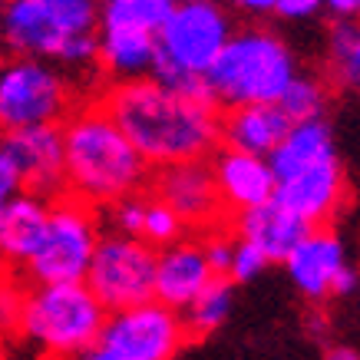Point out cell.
<instances>
[{
    "instance_id": "cell-29",
    "label": "cell",
    "mask_w": 360,
    "mask_h": 360,
    "mask_svg": "<svg viewBox=\"0 0 360 360\" xmlns=\"http://www.w3.org/2000/svg\"><path fill=\"white\" fill-rule=\"evenodd\" d=\"M20 304H23V288H17L11 278H0V334H17Z\"/></svg>"
},
{
    "instance_id": "cell-37",
    "label": "cell",
    "mask_w": 360,
    "mask_h": 360,
    "mask_svg": "<svg viewBox=\"0 0 360 360\" xmlns=\"http://www.w3.org/2000/svg\"><path fill=\"white\" fill-rule=\"evenodd\" d=\"M0 360H7V354H4V347H0Z\"/></svg>"
},
{
    "instance_id": "cell-27",
    "label": "cell",
    "mask_w": 360,
    "mask_h": 360,
    "mask_svg": "<svg viewBox=\"0 0 360 360\" xmlns=\"http://www.w3.org/2000/svg\"><path fill=\"white\" fill-rule=\"evenodd\" d=\"M142 215H146V195H129L120 198L116 205H110V219L116 235H126V238H139L142 231Z\"/></svg>"
},
{
    "instance_id": "cell-33",
    "label": "cell",
    "mask_w": 360,
    "mask_h": 360,
    "mask_svg": "<svg viewBox=\"0 0 360 360\" xmlns=\"http://www.w3.org/2000/svg\"><path fill=\"white\" fill-rule=\"evenodd\" d=\"M324 11H330L338 20H360V0H324Z\"/></svg>"
},
{
    "instance_id": "cell-5",
    "label": "cell",
    "mask_w": 360,
    "mask_h": 360,
    "mask_svg": "<svg viewBox=\"0 0 360 360\" xmlns=\"http://www.w3.org/2000/svg\"><path fill=\"white\" fill-rule=\"evenodd\" d=\"M297 56L284 37L268 27L235 30L205 77V96L215 106H268L278 103L295 77Z\"/></svg>"
},
{
    "instance_id": "cell-28",
    "label": "cell",
    "mask_w": 360,
    "mask_h": 360,
    "mask_svg": "<svg viewBox=\"0 0 360 360\" xmlns=\"http://www.w3.org/2000/svg\"><path fill=\"white\" fill-rule=\"evenodd\" d=\"M268 268V258L262 251H255L251 245L235 238V255H231V268H229V281L231 284H248Z\"/></svg>"
},
{
    "instance_id": "cell-14",
    "label": "cell",
    "mask_w": 360,
    "mask_h": 360,
    "mask_svg": "<svg viewBox=\"0 0 360 360\" xmlns=\"http://www.w3.org/2000/svg\"><path fill=\"white\" fill-rule=\"evenodd\" d=\"M281 264L291 284L307 301H324L334 291V281L340 278V271L350 264V255L344 238L330 225H324V229L307 231Z\"/></svg>"
},
{
    "instance_id": "cell-35",
    "label": "cell",
    "mask_w": 360,
    "mask_h": 360,
    "mask_svg": "<svg viewBox=\"0 0 360 360\" xmlns=\"http://www.w3.org/2000/svg\"><path fill=\"white\" fill-rule=\"evenodd\" d=\"M321 360H360V350L347 347V344H334V347L324 350V357Z\"/></svg>"
},
{
    "instance_id": "cell-22",
    "label": "cell",
    "mask_w": 360,
    "mask_h": 360,
    "mask_svg": "<svg viewBox=\"0 0 360 360\" xmlns=\"http://www.w3.org/2000/svg\"><path fill=\"white\" fill-rule=\"evenodd\" d=\"M179 0H99V23L159 33Z\"/></svg>"
},
{
    "instance_id": "cell-3",
    "label": "cell",
    "mask_w": 360,
    "mask_h": 360,
    "mask_svg": "<svg viewBox=\"0 0 360 360\" xmlns=\"http://www.w3.org/2000/svg\"><path fill=\"white\" fill-rule=\"evenodd\" d=\"M268 165L274 172V202H281L307 229H324L344 208L347 179L334 132L324 120L291 126L268 155Z\"/></svg>"
},
{
    "instance_id": "cell-32",
    "label": "cell",
    "mask_w": 360,
    "mask_h": 360,
    "mask_svg": "<svg viewBox=\"0 0 360 360\" xmlns=\"http://www.w3.org/2000/svg\"><path fill=\"white\" fill-rule=\"evenodd\" d=\"M20 192V186H17V179H13L11 165H7V159H4V153H0V212L7 208V202H11L13 195Z\"/></svg>"
},
{
    "instance_id": "cell-36",
    "label": "cell",
    "mask_w": 360,
    "mask_h": 360,
    "mask_svg": "<svg viewBox=\"0 0 360 360\" xmlns=\"http://www.w3.org/2000/svg\"><path fill=\"white\" fill-rule=\"evenodd\" d=\"M77 360H122V357H116V354H112V350H106V347H89L86 354H79Z\"/></svg>"
},
{
    "instance_id": "cell-34",
    "label": "cell",
    "mask_w": 360,
    "mask_h": 360,
    "mask_svg": "<svg viewBox=\"0 0 360 360\" xmlns=\"http://www.w3.org/2000/svg\"><path fill=\"white\" fill-rule=\"evenodd\" d=\"M357 284H360V271L354 268V264H347V268L340 271V278L334 281V291H330V295H334V297L354 295V291H357Z\"/></svg>"
},
{
    "instance_id": "cell-30",
    "label": "cell",
    "mask_w": 360,
    "mask_h": 360,
    "mask_svg": "<svg viewBox=\"0 0 360 360\" xmlns=\"http://www.w3.org/2000/svg\"><path fill=\"white\" fill-rule=\"evenodd\" d=\"M324 11V0H278V11L284 20H307Z\"/></svg>"
},
{
    "instance_id": "cell-13",
    "label": "cell",
    "mask_w": 360,
    "mask_h": 360,
    "mask_svg": "<svg viewBox=\"0 0 360 360\" xmlns=\"http://www.w3.org/2000/svg\"><path fill=\"white\" fill-rule=\"evenodd\" d=\"M153 195L179 215L186 229H215L221 221V202L208 162H182L159 169Z\"/></svg>"
},
{
    "instance_id": "cell-12",
    "label": "cell",
    "mask_w": 360,
    "mask_h": 360,
    "mask_svg": "<svg viewBox=\"0 0 360 360\" xmlns=\"http://www.w3.org/2000/svg\"><path fill=\"white\" fill-rule=\"evenodd\" d=\"M0 153L11 165L20 192L40 195L46 202L66 195L63 179V136L60 126H40L0 136Z\"/></svg>"
},
{
    "instance_id": "cell-26",
    "label": "cell",
    "mask_w": 360,
    "mask_h": 360,
    "mask_svg": "<svg viewBox=\"0 0 360 360\" xmlns=\"http://www.w3.org/2000/svg\"><path fill=\"white\" fill-rule=\"evenodd\" d=\"M202 251H205V262L212 268L215 278H229L231 268V255H235V235L229 229H208L202 238Z\"/></svg>"
},
{
    "instance_id": "cell-18",
    "label": "cell",
    "mask_w": 360,
    "mask_h": 360,
    "mask_svg": "<svg viewBox=\"0 0 360 360\" xmlns=\"http://www.w3.org/2000/svg\"><path fill=\"white\" fill-rule=\"evenodd\" d=\"M96 66H99V73L110 79V86L112 83H132V79L153 77L155 33L99 23Z\"/></svg>"
},
{
    "instance_id": "cell-10",
    "label": "cell",
    "mask_w": 360,
    "mask_h": 360,
    "mask_svg": "<svg viewBox=\"0 0 360 360\" xmlns=\"http://www.w3.org/2000/svg\"><path fill=\"white\" fill-rule=\"evenodd\" d=\"M153 278L155 248H149L142 238L106 235V238H99L96 251H93L83 284L106 307V314H116V311L153 301Z\"/></svg>"
},
{
    "instance_id": "cell-7",
    "label": "cell",
    "mask_w": 360,
    "mask_h": 360,
    "mask_svg": "<svg viewBox=\"0 0 360 360\" xmlns=\"http://www.w3.org/2000/svg\"><path fill=\"white\" fill-rule=\"evenodd\" d=\"M106 307L86 284H33L23 291L17 334L50 360H77L99 344Z\"/></svg>"
},
{
    "instance_id": "cell-2",
    "label": "cell",
    "mask_w": 360,
    "mask_h": 360,
    "mask_svg": "<svg viewBox=\"0 0 360 360\" xmlns=\"http://www.w3.org/2000/svg\"><path fill=\"white\" fill-rule=\"evenodd\" d=\"M60 136L66 195L83 205H116L120 198L139 195L149 182V165L103 110V103L73 106L60 126Z\"/></svg>"
},
{
    "instance_id": "cell-11",
    "label": "cell",
    "mask_w": 360,
    "mask_h": 360,
    "mask_svg": "<svg viewBox=\"0 0 360 360\" xmlns=\"http://www.w3.org/2000/svg\"><path fill=\"white\" fill-rule=\"evenodd\" d=\"M186 340L188 334L179 311H169L159 301H146L106 317L99 347L112 350L122 360H175Z\"/></svg>"
},
{
    "instance_id": "cell-24",
    "label": "cell",
    "mask_w": 360,
    "mask_h": 360,
    "mask_svg": "<svg viewBox=\"0 0 360 360\" xmlns=\"http://www.w3.org/2000/svg\"><path fill=\"white\" fill-rule=\"evenodd\" d=\"M330 70L344 89L360 96V23L338 20L330 30Z\"/></svg>"
},
{
    "instance_id": "cell-1",
    "label": "cell",
    "mask_w": 360,
    "mask_h": 360,
    "mask_svg": "<svg viewBox=\"0 0 360 360\" xmlns=\"http://www.w3.org/2000/svg\"><path fill=\"white\" fill-rule=\"evenodd\" d=\"M99 103L149 169L205 162L221 142V116L212 99L153 77L112 83Z\"/></svg>"
},
{
    "instance_id": "cell-19",
    "label": "cell",
    "mask_w": 360,
    "mask_h": 360,
    "mask_svg": "<svg viewBox=\"0 0 360 360\" xmlns=\"http://www.w3.org/2000/svg\"><path fill=\"white\" fill-rule=\"evenodd\" d=\"M50 219V202L17 192L0 212V268H27Z\"/></svg>"
},
{
    "instance_id": "cell-25",
    "label": "cell",
    "mask_w": 360,
    "mask_h": 360,
    "mask_svg": "<svg viewBox=\"0 0 360 360\" xmlns=\"http://www.w3.org/2000/svg\"><path fill=\"white\" fill-rule=\"evenodd\" d=\"M139 238L149 245V248H165V245H172V241L186 238V225L179 221L169 205H162L155 195H146V215H142V231Z\"/></svg>"
},
{
    "instance_id": "cell-8",
    "label": "cell",
    "mask_w": 360,
    "mask_h": 360,
    "mask_svg": "<svg viewBox=\"0 0 360 360\" xmlns=\"http://www.w3.org/2000/svg\"><path fill=\"white\" fill-rule=\"evenodd\" d=\"M73 106V83L60 66L30 56L0 60V136L63 126Z\"/></svg>"
},
{
    "instance_id": "cell-16",
    "label": "cell",
    "mask_w": 360,
    "mask_h": 360,
    "mask_svg": "<svg viewBox=\"0 0 360 360\" xmlns=\"http://www.w3.org/2000/svg\"><path fill=\"white\" fill-rule=\"evenodd\" d=\"M208 169H212V179H215L221 212H229V215L258 208L274 198V172L268 159H262V155L221 149L208 162Z\"/></svg>"
},
{
    "instance_id": "cell-4",
    "label": "cell",
    "mask_w": 360,
    "mask_h": 360,
    "mask_svg": "<svg viewBox=\"0 0 360 360\" xmlns=\"http://www.w3.org/2000/svg\"><path fill=\"white\" fill-rule=\"evenodd\" d=\"M0 44L60 70L96 66L99 0H4Z\"/></svg>"
},
{
    "instance_id": "cell-21",
    "label": "cell",
    "mask_w": 360,
    "mask_h": 360,
    "mask_svg": "<svg viewBox=\"0 0 360 360\" xmlns=\"http://www.w3.org/2000/svg\"><path fill=\"white\" fill-rule=\"evenodd\" d=\"M231 307H235V284L229 278H212L205 291L182 311V324H186L188 338H208L229 321Z\"/></svg>"
},
{
    "instance_id": "cell-6",
    "label": "cell",
    "mask_w": 360,
    "mask_h": 360,
    "mask_svg": "<svg viewBox=\"0 0 360 360\" xmlns=\"http://www.w3.org/2000/svg\"><path fill=\"white\" fill-rule=\"evenodd\" d=\"M231 13L221 0H179L155 33L153 79L205 96V77L231 40Z\"/></svg>"
},
{
    "instance_id": "cell-31",
    "label": "cell",
    "mask_w": 360,
    "mask_h": 360,
    "mask_svg": "<svg viewBox=\"0 0 360 360\" xmlns=\"http://www.w3.org/2000/svg\"><path fill=\"white\" fill-rule=\"evenodd\" d=\"M229 4L245 17H268L278 11V0H229Z\"/></svg>"
},
{
    "instance_id": "cell-23",
    "label": "cell",
    "mask_w": 360,
    "mask_h": 360,
    "mask_svg": "<svg viewBox=\"0 0 360 360\" xmlns=\"http://www.w3.org/2000/svg\"><path fill=\"white\" fill-rule=\"evenodd\" d=\"M274 106L281 110V116L291 122V126L317 122V120H324V110H328V86H324L317 77L297 73L295 83L284 89L281 99H278Z\"/></svg>"
},
{
    "instance_id": "cell-9",
    "label": "cell",
    "mask_w": 360,
    "mask_h": 360,
    "mask_svg": "<svg viewBox=\"0 0 360 360\" xmlns=\"http://www.w3.org/2000/svg\"><path fill=\"white\" fill-rule=\"evenodd\" d=\"M99 245V225L93 208L70 195L50 202L46 231L23 274L33 284H79L89 271Z\"/></svg>"
},
{
    "instance_id": "cell-15",
    "label": "cell",
    "mask_w": 360,
    "mask_h": 360,
    "mask_svg": "<svg viewBox=\"0 0 360 360\" xmlns=\"http://www.w3.org/2000/svg\"><path fill=\"white\" fill-rule=\"evenodd\" d=\"M212 268L205 262L202 241L179 238L172 245L155 251V278H153V301L165 304L169 311H186L208 284H212Z\"/></svg>"
},
{
    "instance_id": "cell-20",
    "label": "cell",
    "mask_w": 360,
    "mask_h": 360,
    "mask_svg": "<svg viewBox=\"0 0 360 360\" xmlns=\"http://www.w3.org/2000/svg\"><path fill=\"white\" fill-rule=\"evenodd\" d=\"M288 129H291V122L284 120L274 103H268V106H238V110H229V116L221 120L225 149L262 155V159H268L278 149V142L284 139Z\"/></svg>"
},
{
    "instance_id": "cell-17",
    "label": "cell",
    "mask_w": 360,
    "mask_h": 360,
    "mask_svg": "<svg viewBox=\"0 0 360 360\" xmlns=\"http://www.w3.org/2000/svg\"><path fill=\"white\" fill-rule=\"evenodd\" d=\"M231 235L245 245H251L255 251H262L268 264L271 262H284L295 245L304 238L307 225L297 215H291L281 202H264L258 208H248V212H238V215H231Z\"/></svg>"
}]
</instances>
